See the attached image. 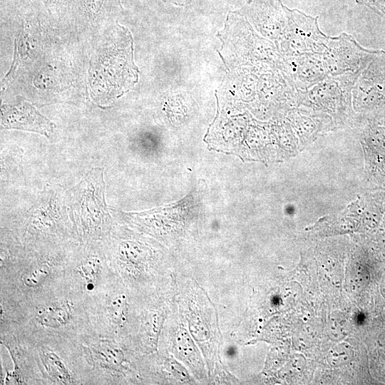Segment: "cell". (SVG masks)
I'll return each instance as SVG.
<instances>
[{
	"label": "cell",
	"mask_w": 385,
	"mask_h": 385,
	"mask_svg": "<svg viewBox=\"0 0 385 385\" xmlns=\"http://www.w3.org/2000/svg\"><path fill=\"white\" fill-rule=\"evenodd\" d=\"M163 1L173 3L177 5H185L190 3L192 0H163Z\"/></svg>",
	"instance_id": "cell-15"
},
{
	"label": "cell",
	"mask_w": 385,
	"mask_h": 385,
	"mask_svg": "<svg viewBox=\"0 0 385 385\" xmlns=\"http://www.w3.org/2000/svg\"><path fill=\"white\" fill-rule=\"evenodd\" d=\"M358 110L385 103V53L379 51L362 70L351 91Z\"/></svg>",
	"instance_id": "cell-12"
},
{
	"label": "cell",
	"mask_w": 385,
	"mask_h": 385,
	"mask_svg": "<svg viewBox=\"0 0 385 385\" xmlns=\"http://www.w3.org/2000/svg\"><path fill=\"white\" fill-rule=\"evenodd\" d=\"M114 225L102 242L108 263L116 277L129 290L140 289L150 282L154 256L143 242Z\"/></svg>",
	"instance_id": "cell-5"
},
{
	"label": "cell",
	"mask_w": 385,
	"mask_h": 385,
	"mask_svg": "<svg viewBox=\"0 0 385 385\" xmlns=\"http://www.w3.org/2000/svg\"><path fill=\"white\" fill-rule=\"evenodd\" d=\"M286 25L284 29L283 51L287 56L321 54L327 48L329 36L319 29L317 19L297 9L283 6Z\"/></svg>",
	"instance_id": "cell-8"
},
{
	"label": "cell",
	"mask_w": 385,
	"mask_h": 385,
	"mask_svg": "<svg viewBox=\"0 0 385 385\" xmlns=\"http://www.w3.org/2000/svg\"><path fill=\"white\" fill-rule=\"evenodd\" d=\"M88 300L68 285L29 304L0 303V334H11L29 343L59 346L92 331Z\"/></svg>",
	"instance_id": "cell-1"
},
{
	"label": "cell",
	"mask_w": 385,
	"mask_h": 385,
	"mask_svg": "<svg viewBox=\"0 0 385 385\" xmlns=\"http://www.w3.org/2000/svg\"><path fill=\"white\" fill-rule=\"evenodd\" d=\"M66 201L80 243L103 242L114 226L105 200L103 169L90 170L67 192Z\"/></svg>",
	"instance_id": "cell-4"
},
{
	"label": "cell",
	"mask_w": 385,
	"mask_h": 385,
	"mask_svg": "<svg viewBox=\"0 0 385 385\" xmlns=\"http://www.w3.org/2000/svg\"><path fill=\"white\" fill-rule=\"evenodd\" d=\"M88 313L92 330L96 334L131 341L133 319L130 291L118 277L103 292L89 301Z\"/></svg>",
	"instance_id": "cell-7"
},
{
	"label": "cell",
	"mask_w": 385,
	"mask_h": 385,
	"mask_svg": "<svg viewBox=\"0 0 385 385\" xmlns=\"http://www.w3.org/2000/svg\"><path fill=\"white\" fill-rule=\"evenodd\" d=\"M131 341L100 336L91 331L71 342V353L81 384H125L134 374L128 358Z\"/></svg>",
	"instance_id": "cell-3"
},
{
	"label": "cell",
	"mask_w": 385,
	"mask_h": 385,
	"mask_svg": "<svg viewBox=\"0 0 385 385\" xmlns=\"http://www.w3.org/2000/svg\"><path fill=\"white\" fill-rule=\"evenodd\" d=\"M1 123L6 129H19L40 133L50 137L55 124L42 115L32 105L21 101L1 107Z\"/></svg>",
	"instance_id": "cell-13"
},
{
	"label": "cell",
	"mask_w": 385,
	"mask_h": 385,
	"mask_svg": "<svg viewBox=\"0 0 385 385\" xmlns=\"http://www.w3.org/2000/svg\"><path fill=\"white\" fill-rule=\"evenodd\" d=\"M379 51L362 48L353 36L345 33L329 37L321 58L328 76L360 73Z\"/></svg>",
	"instance_id": "cell-9"
},
{
	"label": "cell",
	"mask_w": 385,
	"mask_h": 385,
	"mask_svg": "<svg viewBox=\"0 0 385 385\" xmlns=\"http://www.w3.org/2000/svg\"><path fill=\"white\" fill-rule=\"evenodd\" d=\"M321 54L289 56L287 60V75L298 89L307 91L328 77Z\"/></svg>",
	"instance_id": "cell-14"
},
{
	"label": "cell",
	"mask_w": 385,
	"mask_h": 385,
	"mask_svg": "<svg viewBox=\"0 0 385 385\" xmlns=\"http://www.w3.org/2000/svg\"><path fill=\"white\" fill-rule=\"evenodd\" d=\"M77 245L34 250L1 246L0 303L26 304L65 288L67 264Z\"/></svg>",
	"instance_id": "cell-2"
},
{
	"label": "cell",
	"mask_w": 385,
	"mask_h": 385,
	"mask_svg": "<svg viewBox=\"0 0 385 385\" xmlns=\"http://www.w3.org/2000/svg\"><path fill=\"white\" fill-rule=\"evenodd\" d=\"M22 342L31 349L45 385H81L71 356V343L54 346Z\"/></svg>",
	"instance_id": "cell-10"
},
{
	"label": "cell",
	"mask_w": 385,
	"mask_h": 385,
	"mask_svg": "<svg viewBox=\"0 0 385 385\" xmlns=\"http://www.w3.org/2000/svg\"><path fill=\"white\" fill-rule=\"evenodd\" d=\"M0 344L8 351L13 363V369L4 366L5 376L1 384L45 385L35 357L29 346L11 334H0Z\"/></svg>",
	"instance_id": "cell-11"
},
{
	"label": "cell",
	"mask_w": 385,
	"mask_h": 385,
	"mask_svg": "<svg viewBox=\"0 0 385 385\" xmlns=\"http://www.w3.org/2000/svg\"><path fill=\"white\" fill-rule=\"evenodd\" d=\"M116 277L102 242L79 243L72 250L66 270V282L71 289L88 302Z\"/></svg>",
	"instance_id": "cell-6"
}]
</instances>
